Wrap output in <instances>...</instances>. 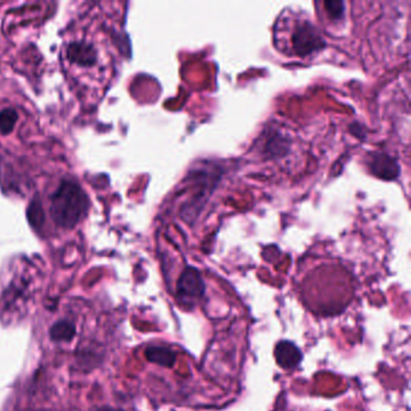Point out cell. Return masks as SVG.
I'll return each instance as SVG.
<instances>
[{"label": "cell", "instance_id": "obj_5", "mask_svg": "<svg viewBox=\"0 0 411 411\" xmlns=\"http://www.w3.org/2000/svg\"><path fill=\"white\" fill-rule=\"evenodd\" d=\"M274 357L277 366H281L285 371H293L300 366L303 359V353L297 345L292 341L281 340L275 345L274 349Z\"/></svg>", "mask_w": 411, "mask_h": 411}, {"label": "cell", "instance_id": "obj_7", "mask_svg": "<svg viewBox=\"0 0 411 411\" xmlns=\"http://www.w3.org/2000/svg\"><path fill=\"white\" fill-rule=\"evenodd\" d=\"M145 357L148 358V362L164 368H171L176 362L178 355L174 350L166 345H151L145 350Z\"/></svg>", "mask_w": 411, "mask_h": 411}, {"label": "cell", "instance_id": "obj_1", "mask_svg": "<svg viewBox=\"0 0 411 411\" xmlns=\"http://www.w3.org/2000/svg\"><path fill=\"white\" fill-rule=\"evenodd\" d=\"M49 212L63 228H72L88 210V198L84 189L72 181H63L49 198Z\"/></svg>", "mask_w": 411, "mask_h": 411}, {"label": "cell", "instance_id": "obj_3", "mask_svg": "<svg viewBox=\"0 0 411 411\" xmlns=\"http://www.w3.org/2000/svg\"><path fill=\"white\" fill-rule=\"evenodd\" d=\"M292 42L295 52L298 56H308L325 46V41L316 27L307 21L295 27Z\"/></svg>", "mask_w": 411, "mask_h": 411}, {"label": "cell", "instance_id": "obj_13", "mask_svg": "<svg viewBox=\"0 0 411 411\" xmlns=\"http://www.w3.org/2000/svg\"><path fill=\"white\" fill-rule=\"evenodd\" d=\"M38 411H46V410H38Z\"/></svg>", "mask_w": 411, "mask_h": 411}, {"label": "cell", "instance_id": "obj_11", "mask_svg": "<svg viewBox=\"0 0 411 411\" xmlns=\"http://www.w3.org/2000/svg\"><path fill=\"white\" fill-rule=\"evenodd\" d=\"M327 13L334 20H339L344 15V3L343 1H326L325 3Z\"/></svg>", "mask_w": 411, "mask_h": 411}, {"label": "cell", "instance_id": "obj_4", "mask_svg": "<svg viewBox=\"0 0 411 411\" xmlns=\"http://www.w3.org/2000/svg\"><path fill=\"white\" fill-rule=\"evenodd\" d=\"M98 51L87 41H75L69 44L67 59L69 63L80 68L94 67L98 63Z\"/></svg>", "mask_w": 411, "mask_h": 411}, {"label": "cell", "instance_id": "obj_10", "mask_svg": "<svg viewBox=\"0 0 411 411\" xmlns=\"http://www.w3.org/2000/svg\"><path fill=\"white\" fill-rule=\"evenodd\" d=\"M44 211L41 208L40 201H34L31 203L29 209H28V219L34 227H39L44 224Z\"/></svg>", "mask_w": 411, "mask_h": 411}, {"label": "cell", "instance_id": "obj_12", "mask_svg": "<svg viewBox=\"0 0 411 411\" xmlns=\"http://www.w3.org/2000/svg\"><path fill=\"white\" fill-rule=\"evenodd\" d=\"M105 411H122V410H105Z\"/></svg>", "mask_w": 411, "mask_h": 411}, {"label": "cell", "instance_id": "obj_9", "mask_svg": "<svg viewBox=\"0 0 411 411\" xmlns=\"http://www.w3.org/2000/svg\"><path fill=\"white\" fill-rule=\"evenodd\" d=\"M17 120V112L13 109H5L0 112V134L6 135L11 133Z\"/></svg>", "mask_w": 411, "mask_h": 411}, {"label": "cell", "instance_id": "obj_8", "mask_svg": "<svg viewBox=\"0 0 411 411\" xmlns=\"http://www.w3.org/2000/svg\"><path fill=\"white\" fill-rule=\"evenodd\" d=\"M75 333H77V328L68 320L56 322L49 329V336L54 341H72L75 336Z\"/></svg>", "mask_w": 411, "mask_h": 411}, {"label": "cell", "instance_id": "obj_6", "mask_svg": "<svg viewBox=\"0 0 411 411\" xmlns=\"http://www.w3.org/2000/svg\"><path fill=\"white\" fill-rule=\"evenodd\" d=\"M371 173L384 180H392L399 174V166L392 157L385 153H375L369 162Z\"/></svg>", "mask_w": 411, "mask_h": 411}, {"label": "cell", "instance_id": "obj_2", "mask_svg": "<svg viewBox=\"0 0 411 411\" xmlns=\"http://www.w3.org/2000/svg\"><path fill=\"white\" fill-rule=\"evenodd\" d=\"M206 282L203 280L201 272L193 267H188L181 273L178 281V303L187 310H193L201 304L206 295Z\"/></svg>", "mask_w": 411, "mask_h": 411}]
</instances>
